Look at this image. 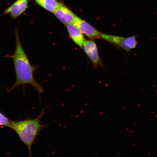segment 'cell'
Wrapping results in <instances>:
<instances>
[{"label":"cell","mask_w":157,"mask_h":157,"mask_svg":"<svg viewBox=\"0 0 157 157\" xmlns=\"http://www.w3.org/2000/svg\"><path fill=\"white\" fill-rule=\"evenodd\" d=\"M137 35H133L128 37H125L122 49L127 52L136 48L138 43L137 40Z\"/></svg>","instance_id":"cell-10"},{"label":"cell","mask_w":157,"mask_h":157,"mask_svg":"<svg viewBox=\"0 0 157 157\" xmlns=\"http://www.w3.org/2000/svg\"><path fill=\"white\" fill-rule=\"evenodd\" d=\"M36 3L43 8L53 13L59 4L56 0H35Z\"/></svg>","instance_id":"cell-8"},{"label":"cell","mask_w":157,"mask_h":157,"mask_svg":"<svg viewBox=\"0 0 157 157\" xmlns=\"http://www.w3.org/2000/svg\"><path fill=\"white\" fill-rule=\"evenodd\" d=\"M47 107L43 109L36 118L19 121H12L10 128L17 133L21 140L27 147L30 156H32L31 148L39 133L48 125L41 124L40 119L45 114Z\"/></svg>","instance_id":"cell-2"},{"label":"cell","mask_w":157,"mask_h":157,"mask_svg":"<svg viewBox=\"0 0 157 157\" xmlns=\"http://www.w3.org/2000/svg\"><path fill=\"white\" fill-rule=\"evenodd\" d=\"M70 36L74 42L80 48H83L84 40L83 33L73 23L66 25Z\"/></svg>","instance_id":"cell-7"},{"label":"cell","mask_w":157,"mask_h":157,"mask_svg":"<svg viewBox=\"0 0 157 157\" xmlns=\"http://www.w3.org/2000/svg\"><path fill=\"white\" fill-rule=\"evenodd\" d=\"M28 7V0H17L5 10L3 14L9 15L14 20L21 16Z\"/></svg>","instance_id":"cell-4"},{"label":"cell","mask_w":157,"mask_h":157,"mask_svg":"<svg viewBox=\"0 0 157 157\" xmlns=\"http://www.w3.org/2000/svg\"><path fill=\"white\" fill-rule=\"evenodd\" d=\"M73 24L82 33L92 39L101 38V33L86 21L76 16Z\"/></svg>","instance_id":"cell-5"},{"label":"cell","mask_w":157,"mask_h":157,"mask_svg":"<svg viewBox=\"0 0 157 157\" xmlns=\"http://www.w3.org/2000/svg\"><path fill=\"white\" fill-rule=\"evenodd\" d=\"M16 46L14 53L11 56L14 64L16 80L9 91H12L20 86L29 84L32 86L39 94L44 92L43 87L37 83L34 78L37 68L30 63L20 40L19 29L15 33Z\"/></svg>","instance_id":"cell-1"},{"label":"cell","mask_w":157,"mask_h":157,"mask_svg":"<svg viewBox=\"0 0 157 157\" xmlns=\"http://www.w3.org/2000/svg\"><path fill=\"white\" fill-rule=\"evenodd\" d=\"M53 13L62 23L66 25L73 23L76 17L71 10L62 3H59L58 6Z\"/></svg>","instance_id":"cell-3"},{"label":"cell","mask_w":157,"mask_h":157,"mask_svg":"<svg viewBox=\"0 0 157 157\" xmlns=\"http://www.w3.org/2000/svg\"><path fill=\"white\" fill-rule=\"evenodd\" d=\"M83 48L93 63L96 66L99 65L100 62V58L95 42L93 40L84 39Z\"/></svg>","instance_id":"cell-6"},{"label":"cell","mask_w":157,"mask_h":157,"mask_svg":"<svg viewBox=\"0 0 157 157\" xmlns=\"http://www.w3.org/2000/svg\"><path fill=\"white\" fill-rule=\"evenodd\" d=\"M101 38L112 44L116 45L121 48H122L123 43L124 42L125 37L101 33Z\"/></svg>","instance_id":"cell-9"},{"label":"cell","mask_w":157,"mask_h":157,"mask_svg":"<svg viewBox=\"0 0 157 157\" xmlns=\"http://www.w3.org/2000/svg\"><path fill=\"white\" fill-rule=\"evenodd\" d=\"M12 121L0 111V126L7 127L10 128Z\"/></svg>","instance_id":"cell-11"},{"label":"cell","mask_w":157,"mask_h":157,"mask_svg":"<svg viewBox=\"0 0 157 157\" xmlns=\"http://www.w3.org/2000/svg\"><path fill=\"white\" fill-rule=\"evenodd\" d=\"M28 1H31V0H28Z\"/></svg>","instance_id":"cell-12"}]
</instances>
